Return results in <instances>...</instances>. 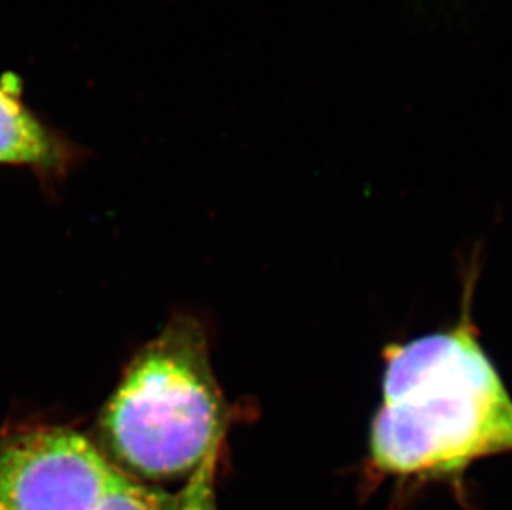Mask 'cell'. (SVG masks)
I'll list each match as a JSON object with an SVG mask.
<instances>
[{"instance_id": "1", "label": "cell", "mask_w": 512, "mask_h": 510, "mask_svg": "<svg viewBox=\"0 0 512 510\" xmlns=\"http://www.w3.org/2000/svg\"><path fill=\"white\" fill-rule=\"evenodd\" d=\"M512 451V398L471 325L393 348L370 454L395 476L450 477Z\"/></svg>"}, {"instance_id": "2", "label": "cell", "mask_w": 512, "mask_h": 510, "mask_svg": "<svg viewBox=\"0 0 512 510\" xmlns=\"http://www.w3.org/2000/svg\"><path fill=\"white\" fill-rule=\"evenodd\" d=\"M103 441L135 479L189 477L221 453L226 408L203 328L171 322L131 361L103 409Z\"/></svg>"}, {"instance_id": "3", "label": "cell", "mask_w": 512, "mask_h": 510, "mask_svg": "<svg viewBox=\"0 0 512 510\" xmlns=\"http://www.w3.org/2000/svg\"><path fill=\"white\" fill-rule=\"evenodd\" d=\"M0 510H168V499L83 434L32 428L0 438Z\"/></svg>"}, {"instance_id": "4", "label": "cell", "mask_w": 512, "mask_h": 510, "mask_svg": "<svg viewBox=\"0 0 512 510\" xmlns=\"http://www.w3.org/2000/svg\"><path fill=\"white\" fill-rule=\"evenodd\" d=\"M219 453L209 456L196 471L188 477L183 491L179 492L174 501V510H218L216 506V466Z\"/></svg>"}]
</instances>
